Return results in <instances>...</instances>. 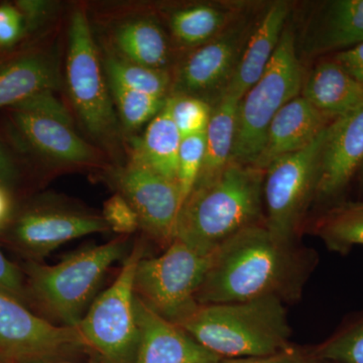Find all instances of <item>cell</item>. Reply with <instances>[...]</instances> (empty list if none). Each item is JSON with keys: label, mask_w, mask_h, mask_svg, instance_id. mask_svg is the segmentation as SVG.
<instances>
[{"label": "cell", "mask_w": 363, "mask_h": 363, "mask_svg": "<svg viewBox=\"0 0 363 363\" xmlns=\"http://www.w3.org/2000/svg\"><path fill=\"white\" fill-rule=\"evenodd\" d=\"M311 255L279 240L266 223L248 227L212 253L197 294L200 306L274 297L298 300L310 272Z\"/></svg>", "instance_id": "1"}, {"label": "cell", "mask_w": 363, "mask_h": 363, "mask_svg": "<svg viewBox=\"0 0 363 363\" xmlns=\"http://www.w3.org/2000/svg\"><path fill=\"white\" fill-rule=\"evenodd\" d=\"M262 169L231 162L216 180L195 188L177 221V240L202 255L248 227L266 223Z\"/></svg>", "instance_id": "2"}, {"label": "cell", "mask_w": 363, "mask_h": 363, "mask_svg": "<svg viewBox=\"0 0 363 363\" xmlns=\"http://www.w3.org/2000/svg\"><path fill=\"white\" fill-rule=\"evenodd\" d=\"M179 327L221 359L269 357L292 348L285 302L279 298L202 305Z\"/></svg>", "instance_id": "3"}, {"label": "cell", "mask_w": 363, "mask_h": 363, "mask_svg": "<svg viewBox=\"0 0 363 363\" xmlns=\"http://www.w3.org/2000/svg\"><path fill=\"white\" fill-rule=\"evenodd\" d=\"M126 252L128 240L118 238L77 250L54 266L30 262L28 290L51 316L77 328L96 298L104 274Z\"/></svg>", "instance_id": "4"}, {"label": "cell", "mask_w": 363, "mask_h": 363, "mask_svg": "<svg viewBox=\"0 0 363 363\" xmlns=\"http://www.w3.org/2000/svg\"><path fill=\"white\" fill-rule=\"evenodd\" d=\"M304 81L295 33L286 25L262 77L238 102L233 162L253 166L269 123L286 104L300 96Z\"/></svg>", "instance_id": "5"}, {"label": "cell", "mask_w": 363, "mask_h": 363, "mask_svg": "<svg viewBox=\"0 0 363 363\" xmlns=\"http://www.w3.org/2000/svg\"><path fill=\"white\" fill-rule=\"evenodd\" d=\"M211 255H202L174 240L166 252L142 259L136 267V298L167 321L181 325L200 307L197 302Z\"/></svg>", "instance_id": "6"}, {"label": "cell", "mask_w": 363, "mask_h": 363, "mask_svg": "<svg viewBox=\"0 0 363 363\" xmlns=\"http://www.w3.org/2000/svg\"><path fill=\"white\" fill-rule=\"evenodd\" d=\"M328 126L304 149L279 157L264 171L266 225L285 242H295L306 211L316 198L320 160Z\"/></svg>", "instance_id": "7"}, {"label": "cell", "mask_w": 363, "mask_h": 363, "mask_svg": "<svg viewBox=\"0 0 363 363\" xmlns=\"http://www.w3.org/2000/svg\"><path fill=\"white\" fill-rule=\"evenodd\" d=\"M143 247L136 245L124 259L113 284L90 306L77 329L87 345L111 363L135 359L138 327L135 314V277Z\"/></svg>", "instance_id": "8"}, {"label": "cell", "mask_w": 363, "mask_h": 363, "mask_svg": "<svg viewBox=\"0 0 363 363\" xmlns=\"http://www.w3.org/2000/svg\"><path fill=\"white\" fill-rule=\"evenodd\" d=\"M68 45L67 81L75 111L91 135L98 140L111 138L117 119L111 90L105 83L96 45L82 9L72 16Z\"/></svg>", "instance_id": "9"}, {"label": "cell", "mask_w": 363, "mask_h": 363, "mask_svg": "<svg viewBox=\"0 0 363 363\" xmlns=\"http://www.w3.org/2000/svg\"><path fill=\"white\" fill-rule=\"evenodd\" d=\"M255 23L252 18H235L215 39L193 50L177 69L173 95L218 100L233 77Z\"/></svg>", "instance_id": "10"}, {"label": "cell", "mask_w": 363, "mask_h": 363, "mask_svg": "<svg viewBox=\"0 0 363 363\" xmlns=\"http://www.w3.org/2000/svg\"><path fill=\"white\" fill-rule=\"evenodd\" d=\"M114 182L119 193L135 210L140 228L155 240L169 247L174 240L183 206L178 184L135 161L117 169Z\"/></svg>", "instance_id": "11"}, {"label": "cell", "mask_w": 363, "mask_h": 363, "mask_svg": "<svg viewBox=\"0 0 363 363\" xmlns=\"http://www.w3.org/2000/svg\"><path fill=\"white\" fill-rule=\"evenodd\" d=\"M76 345H87L77 328L50 323L28 311L20 301L0 292V350L40 357Z\"/></svg>", "instance_id": "12"}, {"label": "cell", "mask_w": 363, "mask_h": 363, "mask_svg": "<svg viewBox=\"0 0 363 363\" xmlns=\"http://www.w3.org/2000/svg\"><path fill=\"white\" fill-rule=\"evenodd\" d=\"M108 230L104 217L52 210H30L21 214L14 222L11 241L23 255L40 259L69 241Z\"/></svg>", "instance_id": "13"}, {"label": "cell", "mask_w": 363, "mask_h": 363, "mask_svg": "<svg viewBox=\"0 0 363 363\" xmlns=\"http://www.w3.org/2000/svg\"><path fill=\"white\" fill-rule=\"evenodd\" d=\"M363 164V104L332 121L320 160L318 199L340 194Z\"/></svg>", "instance_id": "14"}, {"label": "cell", "mask_w": 363, "mask_h": 363, "mask_svg": "<svg viewBox=\"0 0 363 363\" xmlns=\"http://www.w3.org/2000/svg\"><path fill=\"white\" fill-rule=\"evenodd\" d=\"M135 306L138 327L135 363H218L222 360L180 327L152 311L136 296Z\"/></svg>", "instance_id": "15"}, {"label": "cell", "mask_w": 363, "mask_h": 363, "mask_svg": "<svg viewBox=\"0 0 363 363\" xmlns=\"http://www.w3.org/2000/svg\"><path fill=\"white\" fill-rule=\"evenodd\" d=\"M332 123L304 97L291 100L274 117L267 128L255 168L267 167L286 155L304 149Z\"/></svg>", "instance_id": "16"}, {"label": "cell", "mask_w": 363, "mask_h": 363, "mask_svg": "<svg viewBox=\"0 0 363 363\" xmlns=\"http://www.w3.org/2000/svg\"><path fill=\"white\" fill-rule=\"evenodd\" d=\"M289 16L288 2L277 1L267 7L255 23L233 77L221 97L240 101L262 77L278 48Z\"/></svg>", "instance_id": "17"}, {"label": "cell", "mask_w": 363, "mask_h": 363, "mask_svg": "<svg viewBox=\"0 0 363 363\" xmlns=\"http://www.w3.org/2000/svg\"><path fill=\"white\" fill-rule=\"evenodd\" d=\"M13 117L21 135L44 156L66 164H84L96 159L94 149L70 125L21 109H13Z\"/></svg>", "instance_id": "18"}, {"label": "cell", "mask_w": 363, "mask_h": 363, "mask_svg": "<svg viewBox=\"0 0 363 363\" xmlns=\"http://www.w3.org/2000/svg\"><path fill=\"white\" fill-rule=\"evenodd\" d=\"M301 96L333 121L363 104V86L333 59L313 69Z\"/></svg>", "instance_id": "19"}, {"label": "cell", "mask_w": 363, "mask_h": 363, "mask_svg": "<svg viewBox=\"0 0 363 363\" xmlns=\"http://www.w3.org/2000/svg\"><path fill=\"white\" fill-rule=\"evenodd\" d=\"M309 54L347 50L363 43V0L329 2L312 26Z\"/></svg>", "instance_id": "20"}, {"label": "cell", "mask_w": 363, "mask_h": 363, "mask_svg": "<svg viewBox=\"0 0 363 363\" xmlns=\"http://www.w3.org/2000/svg\"><path fill=\"white\" fill-rule=\"evenodd\" d=\"M182 136L172 117L169 97L160 113L150 121L145 135L138 140L131 161L178 184V159Z\"/></svg>", "instance_id": "21"}, {"label": "cell", "mask_w": 363, "mask_h": 363, "mask_svg": "<svg viewBox=\"0 0 363 363\" xmlns=\"http://www.w3.org/2000/svg\"><path fill=\"white\" fill-rule=\"evenodd\" d=\"M238 102L229 97L215 102L205 133L204 161L194 189L216 180L233 162Z\"/></svg>", "instance_id": "22"}, {"label": "cell", "mask_w": 363, "mask_h": 363, "mask_svg": "<svg viewBox=\"0 0 363 363\" xmlns=\"http://www.w3.org/2000/svg\"><path fill=\"white\" fill-rule=\"evenodd\" d=\"M58 84L51 62L40 55H28L0 68V108L14 107Z\"/></svg>", "instance_id": "23"}, {"label": "cell", "mask_w": 363, "mask_h": 363, "mask_svg": "<svg viewBox=\"0 0 363 363\" xmlns=\"http://www.w3.org/2000/svg\"><path fill=\"white\" fill-rule=\"evenodd\" d=\"M114 39L126 61L147 68L166 70L169 42L156 21L140 18L124 23L117 28Z\"/></svg>", "instance_id": "24"}, {"label": "cell", "mask_w": 363, "mask_h": 363, "mask_svg": "<svg viewBox=\"0 0 363 363\" xmlns=\"http://www.w3.org/2000/svg\"><path fill=\"white\" fill-rule=\"evenodd\" d=\"M234 20L233 11L228 9L199 4L172 13L169 28L180 44L194 50L215 39Z\"/></svg>", "instance_id": "25"}, {"label": "cell", "mask_w": 363, "mask_h": 363, "mask_svg": "<svg viewBox=\"0 0 363 363\" xmlns=\"http://www.w3.org/2000/svg\"><path fill=\"white\" fill-rule=\"evenodd\" d=\"M313 233L331 252L345 255L363 245V202L341 203L317 219Z\"/></svg>", "instance_id": "26"}, {"label": "cell", "mask_w": 363, "mask_h": 363, "mask_svg": "<svg viewBox=\"0 0 363 363\" xmlns=\"http://www.w3.org/2000/svg\"><path fill=\"white\" fill-rule=\"evenodd\" d=\"M105 68L111 82L145 94L169 97L167 94L172 87V78L167 70L136 65L116 56H109L106 59Z\"/></svg>", "instance_id": "27"}, {"label": "cell", "mask_w": 363, "mask_h": 363, "mask_svg": "<svg viewBox=\"0 0 363 363\" xmlns=\"http://www.w3.org/2000/svg\"><path fill=\"white\" fill-rule=\"evenodd\" d=\"M108 87L121 121L130 130H138L147 121L150 123L164 108L168 98L128 89L111 81H108Z\"/></svg>", "instance_id": "28"}, {"label": "cell", "mask_w": 363, "mask_h": 363, "mask_svg": "<svg viewBox=\"0 0 363 363\" xmlns=\"http://www.w3.org/2000/svg\"><path fill=\"white\" fill-rule=\"evenodd\" d=\"M169 101L172 117L182 140L188 136L206 133L213 111L209 102L188 95H172L169 96Z\"/></svg>", "instance_id": "29"}, {"label": "cell", "mask_w": 363, "mask_h": 363, "mask_svg": "<svg viewBox=\"0 0 363 363\" xmlns=\"http://www.w3.org/2000/svg\"><path fill=\"white\" fill-rule=\"evenodd\" d=\"M314 357L335 363H363V319L320 345Z\"/></svg>", "instance_id": "30"}, {"label": "cell", "mask_w": 363, "mask_h": 363, "mask_svg": "<svg viewBox=\"0 0 363 363\" xmlns=\"http://www.w3.org/2000/svg\"><path fill=\"white\" fill-rule=\"evenodd\" d=\"M205 133L183 138L179 150L178 185L180 188L182 199L187 200L192 193L198 177L201 172L205 156Z\"/></svg>", "instance_id": "31"}, {"label": "cell", "mask_w": 363, "mask_h": 363, "mask_svg": "<svg viewBox=\"0 0 363 363\" xmlns=\"http://www.w3.org/2000/svg\"><path fill=\"white\" fill-rule=\"evenodd\" d=\"M104 219L109 229L123 235L135 233L140 227L135 210L121 193L104 203Z\"/></svg>", "instance_id": "32"}, {"label": "cell", "mask_w": 363, "mask_h": 363, "mask_svg": "<svg viewBox=\"0 0 363 363\" xmlns=\"http://www.w3.org/2000/svg\"><path fill=\"white\" fill-rule=\"evenodd\" d=\"M13 109H21L39 114V116L50 117L61 123L72 126V117L67 111L64 104L57 99L52 90H45L33 96L28 98L26 101L13 107Z\"/></svg>", "instance_id": "33"}, {"label": "cell", "mask_w": 363, "mask_h": 363, "mask_svg": "<svg viewBox=\"0 0 363 363\" xmlns=\"http://www.w3.org/2000/svg\"><path fill=\"white\" fill-rule=\"evenodd\" d=\"M26 21L16 6H0V47L7 48L16 44L23 35Z\"/></svg>", "instance_id": "34"}, {"label": "cell", "mask_w": 363, "mask_h": 363, "mask_svg": "<svg viewBox=\"0 0 363 363\" xmlns=\"http://www.w3.org/2000/svg\"><path fill=\"white\" fill-rule=\"evenodd\" d=\"M0 292L11 296L23 304L28 298V290L23 284L20 269L6 259L1 250H0Z\"/></svg>", "instance_id": "35"}, {"label": "cell", "mask_w": 363, "mask_h": 363, "mask_svg": "<svg viewBox=\"0 0 363 363\" xmlns=\"http://www.w3.org/2000/svg\"><path fill=\"white\" fill-rule=\"evenodd\" d=\"M334 60L363 86V43L339 52Z\"/></svg>", "instance_id": "36"}, {"label": "cell", "mask_w": 363, "mask_h": 363, "mask_svg": "<svg viewBox=\"0 0 363 363\" xmlns=\"http://www.w3.org/2000/svg\"><path fill=\"white\" fill-rule=\"evenodd\" d=\"M218 363H315L301 355L291 348V350L269 355V357L242 358V359H222Z\"/></svg>", "instance_id": "37"}, {"label": "cell", "mask_w": 363, "mask_h": 363, "mask_svg": "<svg viewBox=\"0 0 363 363\" xmlns=\"http://www.w3.org/2000/svg\"><path fill=\"white\" fill-rule=\"evenodd\" d=\"M13 198L6 186L0 185V230L11 220L13 216Z\"/></svg>", "instance_id": "38"}, {"label": "cell", "mask_w": 363, "mask_h": 363, "mask_svg": "<svg viewBox=\"0 0 363 363\" xmlns=\"http://www.w3.org/2000/svg\"><path fill=\"white\" fill-rule=\"evenodd\" d=\"M16 167L6 150L0 145V185L6 186L16 178Z\"/></svg>", "instance_id": "39"}, {"label": "cell", "mask_w": 363, "mask_h": 363, "mask_svg": "<svg viewBox=\"0 0 363 363\" xmlns=\"http://www.w3.org/2000/svg\"><path fill=\"white\" fill-rule=\"evenodd\" d=\"M57 363H72V362H57Z\"/></svg>", "instance_id": "40"}]
</instances>
